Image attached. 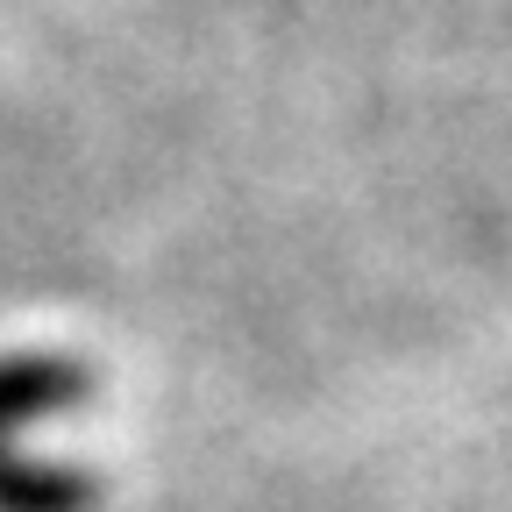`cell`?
<instances>
[{
  "mask_svg": "<svg viewBox=\"0 0 512 512\" xmlns=\"http://www.w3.org/2000/svg\"><path fill=\"white\" fill-rule=\"evenodd\" d=\"M93 399V370L72 356H0V441H15V427L79 413Z\"/></svg>",
  "mask_w": 512,
  "mask_h": 512,
  "instance_id": "6da1fadb",
  "label": "cell"
},
{
  "mask_svg": "<svg viewBox=\"0 0 512 512\" xmlns=\"http://www.w3.org/2000/svg\"><path fill=\"white\" fill-rule=\"evenodd\" d=\"M100 484L72 463H36L15 441H0V512H93Z\"/></svg>",
  "mask_w": 512,
  "mask_h": 512,
  "instance_id": "7a4b0ae2",
  "label": "cell"
}]
</instances>
